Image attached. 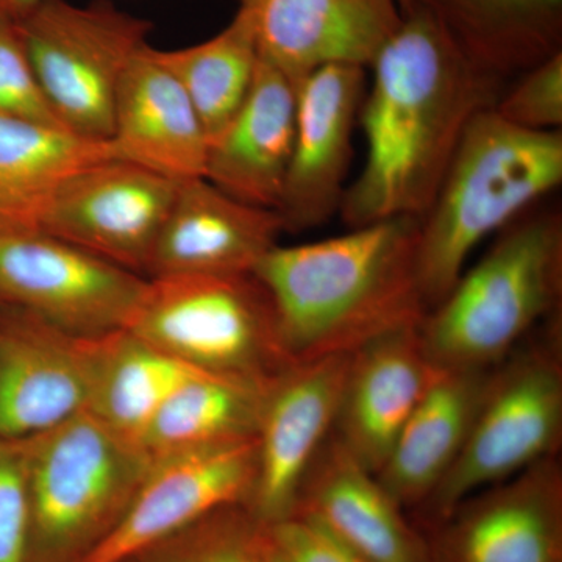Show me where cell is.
Listing matches in <instances>:
<instances>
[{
    "label": "cell",
    "instance_id": "6da1fadb",
    "mask_svg": "<svg viewBox=\"0 0 562 562\" xmlns=\"http://www.w3.org/2000/svg\"><path fill=\"white\" fill-rule=\"evenodd\" d=\"M360 111L366 160L344 194L347 228L427 213L473 117L506 88L473 65L424 7L375 58Z\"/></svg>",
    "mask_w": 562,
    "mask_h": 562
},
{
    "label": "cell",
    "instance_id": "7a4b0ae2",
    "mask_svg": "<svg viewBox=\"0 0 562 562\" xmlns=\"http://www.w3.org/2000/svg\"><path fill=\"white\" fill-rule=\"evenodd\" d=\"M417 246L419 217L402 216L322 241L273 247L254 273L271 295L291 361L355 353L419 325L428 310Z\"/></svg>",
    "mask_w": 562,
    "mask_h": 562
},
{
    "label": "cell",
    "instance_id": "3957f363",
    "mask_svg": "<svg viewBox=\"0 0 562 562\" xmlns=\"http://www.w3.org/2000/svg\"><path fill=\"white\" fill-rule=\"evenodd\" d=\"M562 183V132H530L494 110L473 117L430 209L419 220L417 276L428 312L491 235Z\"/></svg>",
    "mask_w": 562,
    "mask_h": 562
},
{
    "label": "cell",
    "instance_id": "277c9868",
    "mask_svg": "<svg viewBox=\"0 0 562 562\" xmlns=\"http://www.w3.org/2000/svg\"><path fill=\"white\" fill-rule=\"evenodd\" d=\"M562 213L531 206L425 314L419 335L439 371H491L561 313Z\"/></svg>",
    "mask_w": 562,
    "mask_h": 562
},
{
    "label": "cell",
    "instance_id": "5b68a950",
    "mask_svg": "<svg viewBox=\"0 0 562 562\" xmlns=\"http://www.w3.org/2000/svg\"><path fill=\"white\" fill-rule=\"evenodd\" d=\"M27 475V562H79L127 512L151 457L85 409L20 439Z\"/></svg>",
    "mask_w": 562,
    "mask_h": 562
},
{
    "label": "cell",
    "instance_id": "8992f818",
    "mask_svg": "<svg viewBox=\"0 0 562 562\" xmlns=\"http://www.w3.org/2000/svg\"><path fill=\"white\" fill-rule=\"evenodd\" d=\"M561 441L560 313L491 369L460 457L417 512L435 527L476 492L557 457Z\"/></svg>",
    "mask_w": 562,
    "mask_h": 562
},
{
    "label": "cell",
    "instance_id": "52a82bcc",
    "mask_svg": "<svg viewBox=\"0 0 562 562\" xmlns=\"http://www.w3.org/2000/svg\"><path fill=\"white\" fill-rule=\"evenodd\" d=\"M127 331L217 375L269 383L295 364L281 344L271 295L254 272L151 277Z\"/></svg>",
    "mask_w": 562,
    "mask_h": 562
},
{
    "label": "cell",
    "instance_id": "ba28073f",
    "mask_svg": "<svg viewBox=\"0 0 562 562\" xmlns=\"http://www.w3.org/2000/svg\"><path fill=\"white\" fill-rule=\"evenodd\" d=\"M29 60L58 120L81 138L109 140L114 101L151 22L106 0H40L16 22Z\"/></svg>",
    "mask_w": 562,
    "mask_h": 562
},
{
    "label": "cell",
    "instance_id": "9c48e42d",
    "mask_svg": "<svg viewBox=\"0 0 562 562\" xmlns=\"http://www.w3.org/2000/svg\"><path fill=\"white\" fill-rule=\"evenodd\" d=\"M147 280L46 233L0 235V303L77 338L127 330Z\"/></svg>",
    "mask_w": 562,
    "mask_h": 562
},
{
    "label": "cell",
    "instance_id": "30bf717a",
    "mask_svg": "<svg viewBox=\"0 0 562 562\" xmlns=\"http://www.w3.org/2000/svg\"><path fill=\"white\" fill-rule=\"evenodd\" d=\"M257 476V436L151 458L127 512L79 562H131L231 505H246Z\"/></svg>",
    "mask_w": 562,
    "mask_h": 562
},
{
    "label": "cell",
    "instance_id": "8fae6325",
    "mask_svg": "<svg viewBox=\"0 0 562 562\" xmlns=\"http://www.w3.org/2000/svg\"><path fill=\"white\" fill-rule=\"evenodd\" d=\"M177 188L179 181L133 162H91L52 195L40 232L147 276Z\"/></svg>",
    "mask_w": 562,
    "mask_h": 562
},
{
    "label": "cell",
    "instance_id": "7c38bea8",
    "mask_svg": "<svg viewBox=\"0 0 562 562\" xmlns=\"http://www.w3.org/2000/svg\"><path fill=\"white\" fill-rule=\"evenodd\" d=\"M351 355L295 362L266 390L257 428V476L246 503L262 524L294 513L303 480L335 431Z\"/></svg>",
    "mask_w": 562,
    "mask_h": 562
},
{
    "label": "cell",
    "instance_id": "4fadbf2b",
    "mask_svg": "<svg viewBox=\"0 0 562 562\" xmlns=\"http://www.w3.org/2000/svg\"><path fill=\"white\" fill-rule=\"evenodd\" d=\"M0 303V439L31 438L90 405L103 339Z\"/></svg>",
    "mask_w": 562,
    "mask_h": 562
},
{
    "label": "cell",
    "instance_id": "5bb4252c",
    "mask_svg": "<svg viewBox=\"0 0 562 562\" xmlns=\"http://www.w3.org/2000/svg\"><path fill=\"white\" fill-rule=\"evenodd\" d=\"M430 562H562V468L536 462L461 502L427 539Z\"/></svg>",
    "mask_w": 562,
    "mask_h": 562
},
{
    "label": "cell",
    "instance_id": "9a60e30c",
    "mask_svg": "<svg viewBox=\"0 0 562 562\" xmlns=\"http://www.w3.org/2000/svg\"><path fill=\"white\" fill-rule=\"evenodd\" d=\"M368 85V69L349 65L325 66L299 83L294 149L277 210L284 232L313 231L339 214Z\"/></svg>",
    "mask_w": 562,
    "mask_h": 562
},
{
    "label": "cell",
    "instance_id": "2e32d148",
    "mask_svg": "<svg viewBox=\"0 0 562 562\" xmlns=\"http://www.w3.org/2000/svg\"><path fill=\"white\" fill-rule=\"evenodd\" d=\"M254 11L258 50L295 85L331 65L371 69L401 27L397 0H241Z\"/></svg>",
    "mask_w": 562,
    "mask_h": 562
},
{
    "label": "cell",
    "instance_id": "e0dca14e",
    "mask_svg": "<svg viewBox=\"0 0 562 562\" xmlns=\"http://www.w3.org/2000/svg\"><path fill=\"white\" fill-rule=\"evenodd\" d=\"M276 210L233 199L209 180H181L155 244L147 279L179 273H250L279 246Z\"/></svg>",
    "mask_w": 562,
    "mask_h": 562
},
{
    "label": "cell",
    "instance_id": "ac0fdd59",
    "mask_svg": "<svg viewBox=\"0 0 562 562\" xmlns=\"http://www.w3.org/2000/svg\"><path fill=\"white\" fill-rule=\"evenodd\" d=\"M335 432L303 480L292 516L321 525L366 562H430L427 539Z\"/></svg>",
    "mask_w": 562,
    "mask_h": 562
},
{
    "label": "cell",
    "instance_id": "d6986e66",
    "mask_svg": "<svg viewBox=\"0 0 562 562\" xmlns=\"http://www.w3.org/2000/svg\"><path fill=\"white\" fill-rule=\"evenodd\" d=\"M419 325L380 336L351 355L333 432L375 475L442 372L424 349Z\"/></svg>",
    "mask_w": 562,
    "mask_h": 562
},
{
    "label": "cell",
    "instance_id": "ffe728a7",
    "mask_svg": "<svg viewBox=\"0 0 562 562\" xmlns=\"http://www.w3.org/2000/svg\"><path fill=\"white\" fill-rule=\"evenodd\" d=\"M109 144L116 160L172 180L205 176V128L179 81L155 60L149 43L122 76Z\"/></svg>",
    "mask_w": 562,
    "mask_h": 562
},
{
    "label": "cell",
    "instance_id": "44dd1931",
    "mask_svg": "<svg viewBox=\"0 0 562 562\" xmlns=\"http://www.w3.org/2000/svg\"><path fill=\"white\" fill-rule=\"evenodd\" d=\"M297 85L260 55L231 124L209 144L203 179L249 205L279 210L294 149Z\"/></svg>",
    "mask_w": 562,
    "mask_h": 562
},
{
    "label": "cell",
    "instance_id": "7402d4cb",
    "mask_svg": "<svg viewBox=\"0 0 562 562\" xmlns=\"http://www.w3.org/2000/svg\"><path fill=\"white\" fill-rule=\"evenodd\" d=\"M491 371H442L402 428L376 479L403 509H419L468 441Z\"/></svg>",
    "mask_w": 562,
    "mask_h": 562
},
{
    "label": "cell",
    "instance_id": "603a6c76",
    "mask_svg": "<svg viewBox=\"0 0 562 562\" xmlns=\"http://www.w3.org/2000/svg\"><path fill=\"white\" fill-rule=\"evenodd\" d=\"M414 3L438 21L473 65L506 83L562 52V0Z\"/></svg>",
    "mask_w": 562,
    "mask_h": 562
},
{
    "label": "cell",
    "instance_id": "cb8c5ba5",
    "mask_svg": "<svg viewBox=\"0 0 562 562\" xmlns=\"http://www.w3.org/2000/svg\"><path fill=\"white\" fill-rule=\"evenodd\" d=\"M113 158L109 140L0 117V235L40 232L52 195L70 173Z\"/></svg>",
    "mask_w": 562,
    "mask_h": 562
},
{
    "label": "cell",
    "instance_id": "d4e9b609",
    "mask_svg": "<svg viewBox=\"0 0 562 562\" xmlns=\"http://www.w3.org/2000/svg\"><path fill=\"white\" fill-rule=\"evenodd\" d=\"M269 384L195 372L166 398L138 443L155 458L205 443L255 438Z\"/></svg>",
    "mask_w": 562,
    "mask_h": 562
},
{
    "label": "cell",
    "instance_id": "484cf974",
    "mask_svg": "<svg viewBox=\"0 0 562 562\" xmlns=\"http://www.w3.org/2000/svg\"><path fill=\"white\" fill-rule=\"evenodd\" d=\"M150 52L187 92L210 144L241 110L254 83L260 60L254 11L241 3L231 24L213 38L176 50L150 46Z\"/></svg>",
    "mask_w": 562,
    "mask_h": 562
},
{
    "label": "cell",
    "instance_id": "4316f807",
    "mask_svg": "<svg viewBox=\"0 0 562 562\" xmlns=\"http://www.w3.org/2000/svg\"><path fill=\"white\" fill-rule=\"evenodd\" d=\"M199 369L158 350L131 331L103 339L88 412L138 442L166 398Z\"/></svg>",
    "mask_w": 562,
    "mask_h": 562
},
{
    "label": "cell",
    "instance_id": "83f0119b",
    "mask_svg": "<svg viewBox=\"0 0 562 562\" xmlns=\"http://www.w3.org/2000/svg\"><path fill=\"white\" fill-rule=\"evenodd\" d=\"M133 561L273 562L268 527L246 505L217 509Z\"/></svg>",
    "mask_w": 562,
    "mask_h": 562
},
{
    "label": "cell",
    "instance_id": "f1b7e54d",
    "mask_svg": "<svg viewBox=\"0 0 562 562\" xmlns=\"http://www.w3.org/2000/svg\"><path fill=\"white\" fill-rule=\"evenodd\" d=\"M492 110L524 131H561L562 52L509 81Z\"/></svg>",
    "mask_w": 562,
    "mask_h": 562
},
{
    "label": "cell",
    "instance_id": "f546056e",
    "mask_svg": "<svg viewBox=\"0 0 562 562\" xmlns=\"http://www.w3.org/2000/svg\"><path fill=\"white\" fill-rule=\"evenodd\" d=\"M0 117L65 128L41 88L16 21L3 14H0Z\"/></svg>",
    "mask_w": 562,
    "mask_h": 562
},
{
    "label": "cell",
    "instance_id": "4dcf8cb0",
    "mask_svg": "<svg viewBox=\"0 0 562 562\" xmlns=\"http://www.w3.org/2000/svg\"><path fill=\"white\" fill-rule=\"evenodd\" d=\"M29 535L31 505L21 441L0 439V562H27Z\"/></svg>",
    "mask_w": 562,
    "mask_h": 562
},
{
    "label": "cell",
    "instance_id": "1f68e13d",
    "mask_svg": "<svg viewBox=\"0 0 562 562\" xmlns=\"http://www.w3.org/2000/svg\"><path fill=\"white\" fill-rule=\"evenodd\" d=\"M266 527L273 562H366L306 517L294 514Z\"/></svg>",
    "mask_w": 562,
    "mask_h": 562
},
{
    "label": "cell",
    "instance_id": "d6a6232c",
    "mask_svg": "<svg viewBox=\"0 0 562 562\" xmlns=\"http://www.w3.org/2000/svg\"><path fill=\"white\" fill-rule=\"evenodd\" d=\"M38 2L40 0H0V14L18 22L27 16Z\"/></svg>",
    "mask_w": 562,
    "mask_h": 562
},
{
    "label": "cell",
    "instance_id": "836d02e7",
    "mask_svg": "<svg viewBox=\"0 0 562 562\" xmlns=\"http://www.w3.org/2000/svg\"><path fill=\"white\" fill-rule=\"evenodd\" d=\"M397 3L403 13V11L412 9L414 0H397Z\"/></svg>",
    "mask_w": 562,
    "mask_h": 562
},
{
    "label": "cell",
    "instance_id": "e575fe53",
    "mask_svg": "<svg viewBox=\"0 0 562 562\" xmlns=\"http://www.w3.org/2000/svg\"><path fill=\"white\" fill-rule=\"evenodd\" d=\"M131 562H135V561H131Z\"/></svg>",
    "mask_w": 562,
    "mask_h": 562
}]
</instances>
